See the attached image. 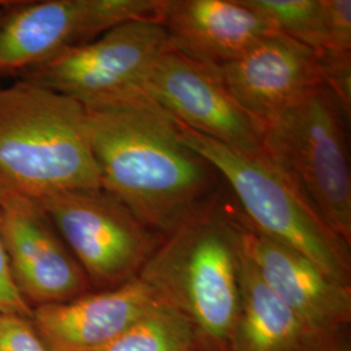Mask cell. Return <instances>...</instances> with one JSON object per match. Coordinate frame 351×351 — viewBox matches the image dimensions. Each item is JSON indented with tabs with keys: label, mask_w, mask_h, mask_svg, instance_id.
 I'll list each match as a JSON object with an SVG mask.
<instances>
[{
	"label": "cell",
	"mask_w": 351,
	"mask_h": 351,
	"mask_svg": "<svg viewBox=\"0 0 351 351\" xmlns=\"http://www.w3.org/2000/svg\"><path fill=\"white\" fill-rule=\"evenodd\" d=\"M163 0L12 1L0 13V75H21L114 26L159 21Z\"/></svg>",
	"instance_id": "ba28073f"
},
{
	"label": "cell",
	"mask_w": 351,
	"mask_h": 351,
	"mask_svg": "<svg viewBox=\"0 0 351 351\" xmlns=\"http://www.w3.org/2000/svg\"><path fill=\"white\" fill-rule=\"evenodd\" d=\"M324 7L326 46L323 51L351 52L350 0H324Z\"/></svg>",
	"instance_id": "d6986e66"
},
{
	"label": "cell",
	"mask_w": 351,
	"mask_h": 351,
	"mask_svg": "<svg viewBox=\"0 0 351 351\" xmlns=\"http://www.w3.org/2000/svg\"><path fill=\"white\" fill-rule=\"evenodd\" d=\"M169 50L159 21L134 20L20 75L94 110L141 93L151 68Z\"/></svg>",
	"instance_id": "52a82bcc"
},
{
	"label": "cell",
	"mask_w": 351,
	"mask_h": 351,
	"mask_svg": "<svg viewBox=\"0 0 351 351\" xmlns=\"http://www.w3.org/2000/svg\"><path fill=\"white\" fill-rule=\"evenodd\" d=\"M301 351H351L349 329L332 336L320 337Z\"/></svg>",
	"instance_id": "7402d4cb"
},
{
	"label": "cell",
	"mask_w": 351,
	"mask_h": 351,
	"mask_svg": "<svg viewBox=\"0 0 351 351\" xmlns=\"http://www.w3.org/2000/svg\"><path fill=\"white\" fill-rule=\"evenodd\" d=\"M242 221L223 191L190 221L167 236L139 278L184 315L202 351H230L239 308Z\"/></svg>",
	"instance_id": "7a4b0ae2"
},
{
	"label": "cell",
	"mask_w": 351,
	"mask_h": 351,
	"mask_svg": "<svg viewBox=\"0 0 351 351\" xmlns=\"http://www.w3.org/2000/svg\"><path fill=\"white\" fill-rule=\"evenodd\" d=\"M178 125L184 142L233 191L245 226L301 252L326 275L350 287V246L326 226L264 151L229 147Z\"/></svg>",
	"instance_id": "277c9868"
},
{
	"label": "cell",
	"mask_w": 351,
	"mask_h": 351,
	"mask_svg": "<svg viewBox=\"0 0 351 351\" xmlns=\"http://www.w3.org/2000/svg\"><path fill=\"white\" fill-rule=\"evenodd\" d=\"M86 113L101 189L163 239L224 190L213 165L184 142L178 123L145 94Z\"/></svg>",
	"instance_id": "6da1fadb"
},
{
	"label": "cell",
	"mask_w": 351,
	"mask_h": 351,
	"mask_svg": "<svg viewBox=\"0 0 351 351\" xmlns=\"http://www.w3.org/2000/svg\"><path fill=\"white\" fill-rule=\"evenodd\" d=\"M0 315L20 316L26 319L33 315V311L30 310L27 302L19 293L16 284L13 281L4 243H3V237H1V228H0Z\"/></svg>",
	"instance_id": "44dd1931"
},
{
	"label": "cell",
	"mask_w": 351,
	"mask_h": 351,
	"mask_svg": "<svg viewBox=\"0 0 351 351\" xmlns=\"http://www.w3.org/2000/svg\"><path fill=\"white\" fill-rule=\"evenodd\" d=\"M38 202L88 281L101 290L138 277L163 242L104 189L68 190Z\"/></svg>",
	"instance_id": "8992f818"
},
{
	"label": "cell",
	"mask_w": 351,
	"mask_h": 351,
	"mask_svg": "<svg viewBox=\"0 0 351 351\" xmlns=\"http://www.w3.org/2000/svg\"><path fill=\"white\" fill-rule=\"evenodd\" d=\"M12 1L13 0H11V1H10V0H0V5H3V7H4V5H8V4H11Z\"/></svg>",
	"instance_id": "603a6c76"
},
{
	"label": "cell",
	"mask_w": 351,
	"mask_h": 351,
	"mask_svg": "<svg viewBox=\"0 0 351 351\" xmlns=\"http://www.w3.org/2000/svg\"><path fill=\"white\" fill-rule=\"evenodd\" d=\"M0 351H51L26 317L0 315Z\"/></svg>",
	"instance_id": "ffe728a7"
},
{
	"label": "cell",
	"mask_w": 351,
	"mask_h": 351,
	"mask_svg": "<svg viewBox=\"0 0 351 351\" xmlns=\"http://www.w3.org/2000/svg\"><path fill=\"white\" fill-rule=\"evenodd\" d=\"M242 247L267 287L316 335L332 336L349 329L351 287L326 275L301 252L264 237L243 221Z\"/></svg>",
	"instance_id": "7c38bea8"
},
{
	"label": "cell",
	"mask_w": 351,
	"mask_h": 351,
	"mask_svg": "<svg viewBox=\"0 0 351 351\" xmlns=\"http://www.w3.org/2000/svg\"><path fill=\"white\" fill-rule=\"evenodd\" d=\"M141 93L193 132L239 150L264 151L263 126L236 101L217 65L167 51Z\"/></svg>",
	"instance_id": "9c48e42d"
},
{
	"label": "cell",
	"mask_w": 351,
	"mask_h": 351,
	"mask_svg": "<svg viewBox=\"0 0 351 351\" xmlns=\"http://www.w3.org/2000/svg\"><path fill=\"white\" fill-rule=\"evenodd\" d=\"M0 228L13 281L25 301L60 303L88 291V277L39 202L0 193Z\"/></svg>",
	"instance_id": "30bf717a"
},
{
	"label": "cell",
	"mask_w": 351,
	"mask_h": 351,
	"mask_svg": "<svg viewBox=\"0 0 351 351\" xmlns=\"http://www.w3.org/2000/svg\"><path fill=\"white\" fill-rule=\"evenodd\" d=\"M319 53L323 84L332 91L348 120L351 114V52Z\"/></svg>",
	"instance_id": "ac0fdd59"
},
{
	"label": "cell",
	"mask_w": 351,
	"mask_h": 351,
	"mask_svg": "<svg viewBox=\"0 0 351 351\" xmlns=\"http://www.w3.org/2000/svg\"><path fill=\"white\" fill-rule=\"evenodd\" d=\"M94 351H202V348L188 319L160 303L121 336Z\"/></svg>",
	"instance_id": "2e32d148"
},
{
	"label": "cell",
	"mask_w": 351,
	"mask_h": 351,
	"mask_svg": "<svg viewBox=\"0 0 351 351\" xmlns=\"http://www.w3.org/2000/svg\"><path fill=\"white\" fill-rule=\"evenodd\" d=\"M320 337L267 287L242 247L230 351H301Z\"/></svg>",
	"instance_id": "9a60e30c"
},
{
	"label": "cell",
	"mask_w": 351,
	"mask_h": 351,
	"mask_svg": "<svg viewBox=\"0 0 351 351\" xmlns=\"http://www.w3.org/2000/svg\"><path fill=\"white\" fill-rule=\"evenodd\" d=\"M277 32L320 52L326 46L324 0H243Z\"/></svg>",
	"instance_id": "e0dca14e"
},
{
	"label": "cell",
	"mask_w": 351,
	"mask_h": 351,
	"mask_svg": "<svg viewBox=\"0 0 351 351\" xmlns=\"http://www.w3.org/2000/svg\"><path fill=\"white\" fill-rule=\"evenodd\" d=\"M159 23L172 50L217 66L277 32L243 0H163Z\"/></svg>",
	"instance_id": "5bb4252c"
},
{
	"label": "cell",
	"mask_w": 351,
	"mask_h": 351,
	"mask_svg": "<svg viewBox=\"0 0 351 351\" xmlns=\"http://www.w3.org/2000/svg\"><path fill=\"white\" fill-rule=\"evenodd\" d=\"M101 188L82 104L23 78L0 88V193L38 201Z\"/></svg>",
	"instance_id": "3957f363"
},
{
	"label": "cell",
	"mask_w": 351,
	"mask_h": 351,
	"mask_svg": "<svg viewBox=\"0 0 351 351\" xmlns=\"http://www.w3.org/2000/svg\"><path fill=\"white\" fill-rule=\"evenodd\" d=\"M163 302L139 277L69 301L40 304L34 328L51 351H94L112 342Z\"/></svg>",
	"instance_id": "4fadbf2b"
},
{
	"label": "cell",
	"mask_w": 351,
	"mask_h": 351,
	"mask_svg": "<svg viewBox=\"0 0 351 351\" xmlns=\"http://www.w3.org/2000/svg\"><path fill=\"white\" fill-rule=\"evenodd\" d=\"M324 84L263 126V150L339 239L351 245L348 124Z\"/></svg>",
	"instance_id": "5b68a950"
},
{
	"label": "cell",
	"mask_w": 351,
	"mask_h": 351,
	"mask_svg": "<svg viewBox=\"0 0 351 351\" xmlns=\"http://www.w3.org/2000/svg\"><path fill=\"white\" fill-rule=\"evenodd\" d=\"M220 69L232 95L262 126L323 84L319 53L280 32Z\"/></svg>",
	"instance_id": "8fae6325"
}]
</instances>
